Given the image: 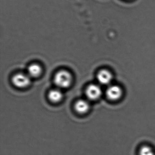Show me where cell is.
I'll return each mask as SVG.
<instances>
[{
  "instance_id": "cell-1",
  "label": "cell",
  "mask_w": 155,
  "mask_h": 155,
  "mask_svg": "<svg viewBox=\"0 0 155 155\" xmlns=\"http://www.w3.org/2000/svg\"><path fill=\"white\" fill-rule=\"evenodd\" d=\"M72 78L71 74L65 70L57 72L54 77V83L59 88H65L72 84Z\"/></svg>"
},
{
  "instance_id": "cell-2",
  "label": "cell",
  "mask_w": 155,
  "mask_h": 155,
  "mask_svg": "<svg viewBox=\"0 0 155 155\" xmlns=\"http://www.w3.org/2000/svg\"><path fill=\"white\" fill-rule=\"evenodd\" d=\"M12 81L15 86L19 88H24L30 85L31 77L28 74L20 73L14 75Z\"/></svg>"
},
{
  "instance_id": "cell-3",
  "label": "cell",
  "mask_w": 155,
  "mask_h": 155,
  "mask_svg": "<svg viewBox=\"0 0 155 155\" xmlns=\"http://www.w3.org/2000/svg\"><path fill=\"white\" fill-rule=\"evenodd\" d=\"M87 97L92 100H96L100 98L102 95V90L99 85L95 84L89 85L86 89Z\"/></svg>"
},
{
  "instance_id": "cell-4",
  "label": "cell",
  "mask_w": 155,
  "mask_h": 155,
  "mask_svg": "<svg viewBox=\"0 0 155 155\" xmlns=\"http://www.w3.org/2000/svg\"><path fill=\"white\" fill-rule=\"evenodd\" d=\"M107 98L112 101H116L121 98L123 95L122 88L117 85H113L109 86L106 91Z\"/></svg>"
},
{
  "instance_id": "cell-5",
  "label": "cell",
  "mask_w": 155,
  "mask_h": 155,
  "mask_svg": "<svg viewBox=\"0 0 155 155\" xmlns=\"http://www.w3.org/2000/svg\"><path fill=\"white\" fill-rule=\"evenodd\" d=\"M97 78L98 82L103 85H108L113 79L112 74L108 70H102L98 73Z\"/></svg>"
},
{
  "instance_id": "cell-6",
  "label": "cell",
  "mask_w": 155,
  "mask_h": 155,
  "mask_svg": "<svg viewBox=\"0 0 155 155\" xmlns=\"http://www.w3.org/2000/svg\"><path fill=\"white\" fill-rule=\"evenodd\" d=\"M90 108V104L87 100L79 99L75 104V108L77 113L83 114L86 113Z\"/></svg>"
},
{
  "instance_id": "cell-7",
  "label": "cell",
  "mask_w": 155,
  "mask_h": 155,
  "mask_svg": "<svg viewBox=\"0 0 155 155\" xmlns=\"http://www.w3.org/2000/svg\"><path fill=\"white\" fill-rule=\"evenodd\" d=\"M63 94L59 88L52 89L48 93V98L52 102L57 103L62 100Z\"/></svg>"
},
{
  "instance_id": "cell-8",
  "label": "cell",
  "mask_w": 155,
  "mask_h": 155,
  "mask_svg": "<svg viewBox=\"0 0 155 155\" xmlns=\"http://www.w3.org/2000/svg\"><path fill=\"white\" fill-rule=\"evenodd\" d=\"M42 69L39 64H33L28 67L27 74L30 77H37L41 74Z\"/></svg>"
}]
</instances>
